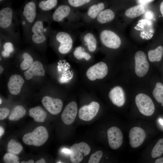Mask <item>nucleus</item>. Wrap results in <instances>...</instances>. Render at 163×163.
<instances>
[{"label": "nucleus", "mask_w": 163, "mask_h": 163, "mask_svg": "<svg viewBox=\"0 0 163 163\" xmlns=\"http://www.w3.org/2000/svg\"><path fill=\"white\" fill-rule=\"evenodd\" d=\"M37 8L35 2L30 0L25 3L22 9L17 12L24 36L26 39L32 25L37 17Z\"/></svg>", "instance_id": "nucleus-3"}, {"label": "nucleus", "mask_w": 163, "mask_h": 163, "mask_svg": "<svg viewBox=\"0 0 163 163\" xmlns=\"http://www.w3.org/2000/svg\"><path fill=\"white\" fill-rule=\"evenodd\" d=\"M34 161L32 159H30L27 161H23L21 162V163H34Z\"/></svg>", "instance_id": "nucleus-43"}, {"label": "nucleus", "mask_w": 163, "mask_h": 163, "mask_svg": "<svg viewBox=\"0 0 163 163\" xmlns=\"http://www.w3.org/2000/svg\"><path fill=\"white\" fill-rule=\"evenodd\" d=\"M7 147L8 152L15 155L19 154L23 149L22 145L13 139H11L9 142Z\"/></svg>", "instance_id": "nucleus-31"}, {"label": "nucleus", "mask_w": 163, "mask_h": 163, "mask_svg": "<svg viewBox=\"0 0 163 163\" xmlns=\"http://www.w3.org/2000/svg\"><path fill=\"white\" fill-rule=\"evenodd\" d=\"M49 39L51 43L58 44V50L61 54L67 53L72 47V38L70 34L66 31L51 30Z\"/></svg>", "instance_id": "nucleus-4"}, {"label": "nucleus", "mask_w": 163, "mask_h": 163, "mask_svg": "<svg viewBox=\"0 0 163 163\" xmlns=\"http://www.w3.org/2000/svg\"><path fill=\"white\" fill-rule=\"evenodd\" d=\"M106 64L103 62H100L89 68L87 71L86 75L91 81L101 79L105 77L108 73Z\"/></svg>", "instance_id": "nucleus-11"}, {"label": "nucleus", "mask_w": 163, "mask_h": 163, "mask_svg": "<svg viewBox=\"0 0 163 163\" xmlns=\"http://www.w3.org/2000/svg\"><path fill=\"white\" fill-rule=\"evenodd\" d=\"M4 133V129H3V128L2 127L0 126V137H1V136Z\"/></svg>", "instance_id": "nucleus-44"}, {"label": "nucleus", "mask_w": 163, "mask_h": 163, "mask_svg": "<svg viewBox=\"0 0 163 163\" xmlns=\"http://www.w3.org/2000/svg\"><path fill=\"white\" fill-rule=\"evenodd\" d=\"M163 153V138L159 139L153 147L151 156L154 158L160 156Z\"/></svg>", "instance_id": "nucleus-32"}, {"label": "nucleus", "mask_w": 163, "mask_h": 163, "mask_svg": "<svg viewBox=\"0 0 163 163\" xmlns=\"http://www.w3.org/2000/svg\"><path fill=\"white\" fill-rule=\"evenodd\" d=\"M109 97L113 104L117 106L121 107L125 103L124 92L120 86H116L112 89L109 92Z\"/></svg>", "instance_id": "nucleus-20"}, {"label": "nucleus", "mask_w": 163, "mask_h": 163, "mask_svg": "<svg viewBox=\"0 0 163 163\" xmlns=\"http://www.w3.org/2000/svg\"><path fill=\"white\" fill-rule=\"evenodd\" d=\"M163 55V47L159 46L154 50L149 51L148 53L149 59L151 62H159Z\"/></svg>", "instance_id": "nucleus-27"}, {"label": "nucleus", "mask_w": 163, "mask_h": 163, "mask_svg": "<svg viewBox=\"0 0 163 163\" xmlns=\"http://www.w3.org/2000/svg\"><path fill=\"white\" fill-rule=\"evenodd\" d=\"M83 40L90 52H94L96 50L97 40L92 33L90 32L86 33L84 36Z\"/></svg>", "instance_id": "nucleus-25"}, {"label": "nucleus", "mask_w": 163, "mask_h": 163, "mask_svg": "<svg viewBox=\"0 0 163 163\" xmlns=\"http://www.w3.org/2000/svg\"><path fill=\"white\" fill-rule=\"evenodd\" d=\"M135 72L136 75L142 77L147 73L149 68V64L146 54L142 51H137L135 55Z\"/></svg>", "instance_id": "nucleus-9"}, {"label": "nucleus", "mask_w": 163, "mask_h": 163, "mask_svg": "<svg viewBox=\"0 0 163 163\" xmlns=\"http://www.w3.org/2000/svg\"><path fill=\"white\" fill-rule=\"evenodd\" d=\"M154 0H138V2L141 5H145L150 3Z\"/></svg>", "instance_id": "nucleus-38"}, {"label": "nucleus", "mask_w": 163, "mask_h": 163, "mask_svg": "<svg viewBox=\"0 0 163 163\" xmlns=\"http://www.w3.org/2000/svg\"><path fill=\"white\" fill-rule=\"evenodd\" d=\"M45 70L42 63L39 61H34L30 67L25 71L24 75L25 78L29 80L35 76H44Z\"/></svg>", "instance_id": "nucleus-19"}, {"label": "nucleus", "mask_w": 163, "mask_h": 163, "mask_svg": "<svg viewBox=\"0 0 163 163\" xmlns=\"http://www.w3.org/2000/svg\"><path fill=\"white\" fill-rule=\"evenodd\" d=\"M36 163H46L44 159L43 158H41L39 160L37 161Z\"/></svg>", "instance_id": "nucleus-41"}, {"label": "nucleus", "mask_w": 163, "mask_h": 163, "mask_svg": "<svg viewBox=\"0 0 163 163\" xmlns=\"http://www.w3.org/2000/svg\"><path fill=\"white\" fill-rule=\"evenodd\" d=\"M57 0H41L38 4V13H50V11L57 5Z\"/></svg>", "instance_id": "nucleus-21"}, {"label": "nucleus", "mask_w": 163, "mask_h": 163, "mask_svg": "<svg viewBox=\"0 0 163 163\" xmlns=\"http://www.w3.org/2000/svg\"><path fill=\"white\" fill-rule=\"evenodd\" d=\"M21 57L23 60L20 65L21 69L23 70L28 69L34 62L33 57L30 53L25 51L22 52Z\"/></svg>", "instance_id": "nucleus-29"}, {"label": "nucleus", "mask_w": 163, "mask_h": 163, "mask_svg": "<svg viewBox=\"0 0 163 163\" xmlns=\"http://www.w3.org/2000/svg\"><path fill=\"white\" fill-rule=\"evenodd\" d=\"M73 55L74 57L78 60L85 59L87 61L89 60L91 58V56L88 53L85 52L84 49L79 46L75 49Z\"/></svg>", "instance_id": "nucleus-33"}, {"label": "nucleus", "mask_w": 163, "mask_h": 163, "mask_svg": "<svg viewBox=\"0 0 163 163\" xmlns=\"http://www.w3.org/2000/svg\"><path fill=\"white\" fill-rule=\"evenodd\" d=\"M0 104H2V101L1 100V98H0Z\"/></svg>", "instance_id": "nucleus-47"}, {"label": "nucleus", "mask_w": 163, "mask_h": 163, "mask_svg": "<svg viewBox=\"0 0 163 163\" xmlns=\"http://www.w3.org/2000/svg\"><path fill=\"white\" fill-rule=\"evenodd\" d=\"M4 162L6 163H19L18 157L15 155L8 152L5 154L3 158Z\"/></svg>", "instance_id": "nucleus-34"}, {"label": "nucleus", "mask_w": 163, "mask_h": 163, "mask_svg": "<svg viewBox=\"0 0 163 163\" xmlns=\"http://www.w3.org/2000/svg\"><path fill=\"white\" fill-rule=\"evenodd\" d=\"M155 163H163V157L157 159L155 161Z\"/></svg>", "instance_id": "nucleus-40"}, {"label": "nucleus", "mask_w": 163, "mask_h": 163, "mask_svg": "<svg viewBox=\"0 0 163 163\" xmlns=\"http://www.w3.org/2000/svg\"><path fill=\"white\" fill-rule=\"evenodd\" d=\"M100 107L99 103L93 101L88 105H85L81 107L78 111L79 118L84 121L91 120L96 116Z\"/></svg>", "instance_id": "nucleus-10"}, {"label": "nucleus", "mask_w": 163, "mask_h": 163, "mask_svg": "<svg viewBox=\"0 0 163 163\" xmlns=\"http://www.w3.org/2000/svg\"><path fill=\"white\" fill-rule=\"evenodd\" d=\"M4 70L3 67L1 66H0V73L1 74Z\"/></svg>", "instance_id": "nucleus-46"}, {"label": "nucleus", "mask_w": 163, "mask_h": 163, "mask_svg": "<svg viewBox=\"0 0 163 163\" xmlns=\"http://www.w3.org/2000/svg\"><path fill=\"white\" fill-rule=\"evenodd\" d=\"M0 42L2 48V56L5 58L9 57L15 51L14 43L18 42L9 37L0 34Z\"/></svg>", "instance_id": "nucleus-13"}, {"label": "nucleus", "mask_w": 163, "mask_h": 163, "mask_svg": "<svg viewBox=\"0 0 163 163\" xmlns=\"http://www.w3.org/2000/svg\"><path fill=\"white\" fill-rule=\"evenodd\" d=\"M145 9L143 5L139 4L132 7L126 11V16L133 18L138 17L144 13Z\"/></svg>", "instance_id": "nucleus-24"}, {"label": "nucleus", "mask_w": 163, "mask_h": 163, "mask_svg": "<svg viewBox=\"0 0 163 163\" xmlns=\"http://www.w3.org/2000/svg\"><path fill=\"white\" fill-rule=\"evenodd\" d=\"M70 160L72 163H79L82 160L84 157L90 152L89 146L84 142L73 144L70 148Z\"/></svg>", "instance_id": "nucleus-7"}, {"label": "nucleus", "mask_w": 163, "mask_h": 163, "mask_svg": "<svg viewBox=\"0 0 163 163\" xmlns=\"http://www.w3.org/2000/svg\"><path fill=\"white\" fill-rule=\"evenodd\" d=\"M4 0H0V2H2L3 1H4Z\"/></svg>", "instance_id": "nucleus-48"}, {"label": "nucleus", "mask_w": 163, "mask_h": 163, "mask_svg": "<svg viewBox=\"0 0 163 163\" xmlns=\"http://www.w3.org/2000/svg\"><path fill=\"white\" fill-rule=\"evenodd\" d=\"M26 114V110L22 106L17 105L13 109L9 117L11 121H17L24 117Z\"/></svg>", "instance_id": "nucleus-28"}, {"label": "nucleus", "mask_w": 163, "mask_h": 163, "mask_svg": "<svg viewBox=\"0 0 163 163\" xmlns=\"http://www.w3.org/2000/svg\"><path fill=\"white\" fill-rule=\"evenodd\" d=\"M159 122L161 125L163 126V120L161 118H159Z\"/></svg>", "instance_id": "nucleus-45"}, {"label": "nucleus", "mask_w": 163, "mask_h": 163, "mask_svg": "<svg viewBox=\"0 0 163 163\" xmlns=\"http://www.w3.org/2000/svg\"><path fill=\"white\" fill-rule=\"evenodd\" d=\"M105 5L103 2H99L91 6L88 9L87 14L91 19H96L99 13L104 9Z\"/></svg>", "instance_id": "nucleus-26"}, {"label": "nucleus", "mask_w": 163, "mask_h": 163, "mask_svg": "<svg viewBox=\"0 0 163 163\" xmlns=\"http://www.w3.org/2000/svg\"><path fill=\"white\" fill-rule=\"evenodd\" d=\"M153 95L159 103H161L163 107V85L160 82H157L153 92Z\"/></svg>", "instance_id": "nucleus-30"}, {"label": "nucleus", "mask_w": 163, "mask_h": 163, "mask_svg": "<svg viewBox=\"0 0 163 163\" xmlns=\"http://www.w3.org/2000/svg\"><path fill=\"white\" fill-rule=\"evenodd\" d=\"M99 36L102 43L107 47L117 49L121 45L120 38L117 34L111 30H103L100 33Z\"/></svg>", "instance_id": "nucleus-8"}, {"label": "nucleus", "mask_w": 163, "mask_h": 163, "mask_svg": "<svg viewBox=\"0 0 163 163\" xmlns=\"http://www.w3.org/2000/svg\"><path fill=\"white\" fill-rule=\"evenodd\" d=\"M42 103L46 109L53 115L59 113L63 106L62 102L60 99L48 96H45L43 98Z\"/></svg>", "instance_id": "nucleus-14"}, {"label": "nucleus", "mask_w": 163, "mask_h": 163, "mask_svg": "<svg viewBox=\"0 0 163 163\" xmlns=\"http://www.w3.org/2000/svg\"><path fill=\"white\" fill-rule=\"evenodd\" d=\"M48 137L46 129L44 126H40L35 129L32 132L25 134L22 138V141L27 145L39 146L43 144Z\"/></svg>", "instance_id": "nucleus-5"}, {"label": "nucleus", "mask_w": 163, "mask_h": 163, "mask_svg": "<svg viewBox=\"0 0 163 163\" xmlns=\"http://www.w3.org/2000/svg\"><path fill=\"white\" fill-rule=\"evenodd\" d=\"M51 14L38 13L26 38L27 40L37 46L45 45L51 30L50 25L53 21Z\"/></svg>", "instance_id": "nucleus-1"}, {"label": "nucleus", "mask_w": 163, "mask_h": 163, "mask_svg": "<svg viewBox=\"0 0 163 163\" xmlns=\"http://www.w3.org/2000/svg\"><path fill=\"white\" fill-rule=\"evenodd\" d=\"M20 25L17 13L11 7L6 6L0 10V34L18 42L20 38Z\"/></svg>", "instance_id": "nucleus-2"}, {"label": "nucleus", "mask_w": 163, "mask_h": 163, "mask_svg": "<svg viewBox=\"0 0 163 163\" xmlns=\"http://www.w3.org/2000/svg\"><path fill=\"white\" fill-rule=\"evenodd\" d=\"M91 0H68L69 5L74 7H78L86 4Z\"/></svg>", "instance_id": "nucleus-36"}, {"label": "nucleus", "mask_w": 163, "mask_h": 163, "mask_svg": "<svg viewBox=\"0 0 163 163\" xmlns=\"http://www.w3.org/2000/svg\"><path fill=\"white\" fill-rule=\"evenodd\" d=\"M9 111L7 108H1L0 109V120H2L5 119L8 115Z\"/></svg>", "instance_id": "nucleus-37"}, {"label": "nucleus", "mask_w": 163, "mask_h": 163, "mask_svg": "<svg viewBox=\"0 0 163 163\" xmlns=\"http://www.w3.org/2000/svg\"><path fill=\"white\" fill-rule=\"evenodd\" d=\"M145 137L144 130L139 127L132 128L129 132V144L133 148H136L141 145Z\"/></svg>", "instance_id": "nucleus-15"}, {"label": "nucleus", "mask_w": 163, "mask_h": 163, "mask_svg": "<svg viewBox=\"0 0 163 163\" xmlns=\"http://www.w3.org/2000/svg\"><path fill=\"white\" fill-rule=\"evenodd\" d=\"M62 152L68 154L70 153L71 152L70 150H69L67 149H64L62 150Z\"/></svg>", "instance_id": "nucleus-42"}, {"label": "nucleus", "mask_w": 163, "mask_h": 163, "mask_svg": "<svg viewBox=\"0 0 163 163\" xmlns=\"http://www.w3.org/2000/svg\"><path fill=\"white\" fill-rule=\"evenodd\" d=\"M135 102L140 112L145 116H150L154 113L155 107L152 99L148 95L140 93L136 95Z\"/></svg>", "instance_id": "nucleus-6"}, {"label": "nucleus", "mask_w": 163, "mask_h": 163, "mask_svg": "<svg viewBox=\"0 0 163 163\" xmlns=\"http://www.w3.org/2000/svg\"><path fill=\"white\" fill-rule=\"evenodd\" d=\"M24 81L20 75L15 74L10 77L8 83V87L11 94L17 95L20 92Z\"/></svg>", "instance_id": "nucleus-18"}, {"label": "nucleus", "mask_w": 163, "mask_h": 163, "mask_svg": "<svg viewBox=\"0 0 163 163\" xmlns=\"http://www.w3.org/2000/svg\"><path fill=\"white\" fill-rule=\"evenodd\" d=\"M160 10L162 16V17H163V1H162L160 4Z\"/></svg>", "instance_id": "nucleus-39"}, {"label": "nucleus", "mask_w": 163, "mask_h": 163, "mask_svg": "<svg viewBox=\"0 0 163 163\" xmlns=\"http://www.w3.org/2000/svg\"><path fill=\"white\" fill-rule=\"evenodd\" d=\"M115 14L110 9L102 10L96 18L97 21L101 24H104L112 21L114 18Z\"/></svg>", "instance_id": "nucleus-23"}, {"label": "nucleus", "mask_w": 163, "mask_h": 163, "mask_svg": "<svg viewBox=\"0 0 163 163\" xmlns=\"http://www.w3.org/2000/svg\"><path fill=\"white\" fill-rule=\"evenodd\" d=\"M107 135L109 144L111 149H116L121 146L123 136L119 128L116 126L109 128L107 131Z\"/></svg>", "instance_id": "nucleus-12"}, {"label": "nucleus", "mask_w": 163, "mask_h": 163, "mask_svg": "<svg viewBox=\"0 0 163 163\" xmlns=\"http://www.w3.org/2000/svg\"><path fill=\"white\" fill-rule=\"evenodd\" d=\"M78 111V107L76 103L72 101L68 104L65 107L61 115V119L66 124L69 125L75 120Z\"/></svg>", "instance_id": "nucleus-16"}, {"label": "nucleus", "mask_w": 163, "mask_h": 163, "mask_svg": "<svg viewBox=\"0 0 163 163\" xmlns=\"http://www.w3.org/2000/svg\"><path fill=\"white\" fill-rule=\"evenodd\" d=\"M71 9L68 5H62L59 6L51 14L52 21L57 22L63 23L69 19L71 14Z\"/></svg>", "instance_id": "nucleus-17"}, {"label": "nucleus", "mask_w": 163, "mask_h": 163, "mask_svg": "<svg viewBox=\"0 0 163 163\" xmlns=\"http://www.w3.org/2000/svg\"><path fill=\"white\" fill-rule=\"evenodd\" d=\"M30 116L34 120L38 122H44L47 117L46 112L40 106H37L30 109L29 110Z\"/></svg>", "instance_id": "nucleus-22"}, {"label": "nucleus", "mask_w": 163, "mask_h": 163, "mask_svg": "<svg viewBox=\"0 0 163 163\" xmlns=\"http://www.w3.org/2000/svg\"><path fill=\"white\" fill-rule=\"evenodd\" d=\"M103 155L102 152L97 151L91 155L88 163H98Z\"/></svg>", "instance_id": "nucleus-35"}]
</instances>
